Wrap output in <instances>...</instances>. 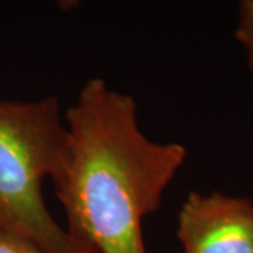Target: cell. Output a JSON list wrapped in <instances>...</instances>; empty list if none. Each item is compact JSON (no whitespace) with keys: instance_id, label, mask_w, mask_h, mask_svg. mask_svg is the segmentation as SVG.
Instances as JSON below:
<instances>
[{"instance_id":"1","label":"cell","mask_w":253,"mask_h":253,"mask_svg":"<svg viewBox=\"0 0 253 253\" xmlns=\"http://www.w3.org/2000/svg\"><path fill=\"white\" fill-rule=\"evenodd\" d=\"M65 124L66 152L52 184L66 232L89 253H146L144 219L186 162V146L148 138L134 97L101 78L83 83Z\"/></svg>"},{"instance_id":"2","label":"cell","mask_w":253,"mask_h":253,"mask_svg":"<svg viewBox=\"0 0 253 253\" xmlns=\"http://www.w3.org/2000/svg\"><path fill=\"white\" fill-rule=\"evenodd\" d=\"M66 152V124L58 97L0 100V229L42 253H89L59 225L44 200Z\"/></svg>"},{"instance_id":"3","label":"cell","mask_w":253,"mask_h":253,"mask_svg":"<svg viewBox=\"0 0 253 253\" xmlns=\"http://www.w3.org/2000/svg\"><path fill=\"white\" fill-rule=\"evenodd\" d=\"M183 253H253V203L222 193H190L177 215Z\"/></svg>"},{"instance_id":"4","label":"cell","mask_w":253,"mask_h":253,"mask_svg":"<svg viewBox=\"0 0 253 253\" xmlns=\"http://www.w3.org/2000/svg\"><path fill=\"white\" fill-rule=\"evenodd\" d=\"M235 37L246 52L248 65L253 73V0H244L238 6Z\"/></svg>"},{"instance_id":"5","label":"cell","mask_w":253,"mask_h":253,"mask_svg":"<svg viewBox=\"0 0 253 253\" xmlns=\"http://www.w3.org/2000/svg\"><path fill=\"white\" fill-rule=\"evenodd\" d=\"M0 253H42L26 239L0 229Z\"/></svg>"}]
</instances>
